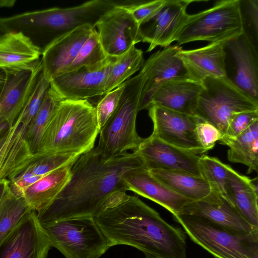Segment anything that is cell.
<instances>
[{
	"mask_svg": "<svg viewBox=\"0 0 258 258\" xmlns=\"http://www.w3.org/2000/svg\"><path fill=\"white\" fill-rule=\"evenodd\" d=\"M145 165L136 153L110 158L94 147L74 161L69 180L53 201L36 213L40 225L76 218L94 217L124 200L128 195L123 176Z\"/></svg>",
	"mask_w": 258,
	"mask_h": 258,
	"instance_id": "cell-1",
	"label": "cell"
},
{
	"mask_svg": "<svg viewBox=\"0 0 258 258\" xmlns=\"http://www.w3.org/2000/svg\"><path fill=\"white\" fill-rule=\"evenodd\" d=\"M110 247L126 245L146 258H186V236L136 196L94 217Z\"/></svg>",
	"mask_w": 258,
	"mask_h": 258,
	"instance_id": "cell-2",
	"label": "cell"
},
{
	"mask_svg": "<svg viewBox=\"0 0 258 258\" xmlns=\"http://www.w3.org/2000/svg\"><path fill=\"white\" fill-rule=\"evenodd\" d=\"M117 5L109 0H93L80 5L26 12L6 18L1 23L7 32H21L41 51L55 40L81 26L94 27Z\"/></svg>",
	"mask_w": 258,
	"mask_h": 258,
	"instance_id": "cell-3",
	"label": "cell"
},
{
	"mask_svg": "<svg viewBox=\"0 0 258 258\" xmlns=\"http://www.w3.org/2000/svg\"><path fill=\"white\" fill-rule=\"evenodd\" d=\"M99 131L95 107L88 100L64 99L48 123L36 153L81 155L94 147Z\"/></svg>",
	"mask_w": 258,
	"mask_h": 258,
	"instance_id": "cell-4",
	"label": "cell"
},
{
	"mask_svg": "<svg viewBox=\"0 0 258 258\" xmlns=\"http://www.w3.org/2000/svg\"><path fill=\"white\" fill-rule=\"evenodd\" d=\"M146 74L139 73L124 82V88L115 112L99 131L96 147L104 157L110 158L127 152H136L143 138L136 130V119L140 110Z\"/></svg>",
	"mask_w": 258,
	"mask_h": 258,
	"instance_id": "cell-5",
	"label": "cell"
},
{
	"mask_svg": "<svg viewBox=\"0 0 258 258\" xmlns=\"http://www.w3.org/2000/svg\"><path fill=\"white\" fill-rule=\"evenodd\" d=\"M172 217L194 242L216 258H258V231L238 233L199 216Z\"/></svg>",
	"mask_w": 258,
	"mask_h": 258,
	"instance_id": "cell-6",
	"label": "cell"
},
{
	"mask_svg": "<svg viewBox=\"0 0 258 258\" xmlns=\"http://www.w3.org/2000/svg\"><path fill=\"white\" fill-rule=\"evenodd\" d=\"M243 31L240 0L220 1L207 10L188 15L176 41L178 45L196 41L223 42Z\"/></svg>",
	"mask_w": 258,
	"mask_h": 258,
	"instance_id": "cell-7",
	"label": "cell"
},
{
	"mask_svg": "<svg viewBox=\"0 0 258 258\" xmlns=\"http://www.w3.org/2000/svg\"><path fill=\"white\" fill-rule=\"evenodd\" d=\"M41 226L51 247L65 258H99L111 247L93 217L71 218Z\"/></svg>",
	"mask_w": 258,
	"mask_h": 258,
	"instance_id": "cell-8",
	"label": "cell"
},
{
	"mask_svg": "<svg viewBox=\"0 0 258 258\" xmlns=\"http://www.w3.org/2000/svg\"><path fill=\"white\" fill-rule=\"evenodd\" d=\"M200 94L194 115L225 134L229 122L236 113L258 110L253 101L226 77L207 78L202 82Z\"/></svg>",
	"mask_w": 258,
	"mask_h": 258,
	"instance_id": "cell-9",
	"label": "cell"
},
{
	"mask_svg": "<svg viewBox=\"0 0 258 258\" xmlns=\"http://www.w3.org/2000/svg\"><path fill=\"white\" fill-rule=\"evenodd\" d=\"M226 77L258 103L257 48L242 32L224 42Z\"/></svg>",
	"mask_w": 258,
	"mask_h": 258,
	"instance_id": "cell-10",
	"label": "cell"
},
{
	"mask_svg": "<svg viewBox=\"0 0 258 258\" xmlns=\"http://www.w3.org/2000/svg\"><path fill=\"white\" fill-rule=\"evenodd\" d=\"M148 109L153 124L152 135L167 144L197 155L206 152L196 134L197 124L203 121L199 117L154 104Z\"/></svg>",
	"mask_w": 258,
	"mask_h": 258,
	"instance_id": "cell-11",
	"label": "cell"
},
{
	"mask_svg": "<svg viewBox=\"0 0 258 258\" xmlns=\"http://www.w3.org/2000/svg\"><path fill=\"white\" fill-rule=\"evenodd\" d=\"M115 57L107 56L97 64L58 74L50 79V86L64 99L88 100L104 95L107 76Z\"/></svg>",
	"mask_w": 258,
	"mask_h": 258,
	"instance_id": "cell-12",
	"label": "cell"
},
{
	"mask_svg": "<svg viewBox=\"0 0 258 258\" xmlns=\"http://www.w3.org/2000/svg\"><path fill=\"white\" fill-rule=\"evenodd\" d=\"M179 45L169 46L153 53L141 68L146 74L142 90L140 110L148 109L152 97L165 83L176 79H192L179 55Z\"/></svg>",
	"mask_w": 258,
	"mask_h": 258,
	"instance_id": "cell-13",
	"label": "cell"
},
{
	"mask_svg": "<svg viewBox=\"0 0 258 258\" xmlns=\"http://www.w3.org/2000/svg\"><path fill=\"white\" fill-rule=\"evenodd\" d=\"M193 2L165 0L152 17L139 25L141 41L149 44L148 52L158 46L167 47L176 41L188 15L186 8Z\"/></svg>",
	"mask_w": 258,
	"mask_h": 258,
	"instance_id": "cell-14",
	"label": "cell"
},
{
	"mask_svg": "<svg viewBox=\"0 0 258 258\" xmlns=\"http://www.w3.org/2000/svg\"><path fill=\"white\" fill-rule=\"evenodd\" d=\"M95 28L107 56H118L141 42L139 25L128 11L119 4L102 16Z\"/></svg>",
	"mask_w": 258,
	"mask_h": 258,
	"instance_id": "cell-15",
	"label": "cell"
},
{
	"mask_svg": "<svg viewBox=\"0 0 258 258\" xmlns=\"http://www.w3.org/2000/svg\"><path fill=\"white\" fill-rule=\"evenodd\" d=\"M51 247L36 213L32 210L0 243V258H47Z\"/></svg>",
	"mask_w": 258,
	"mask_h": 258,
	"instance_id": "cell-16",
	"label": "cell"
},
{
	"mask_svg": "<svg viewBox=\"0 0 258 258\" xmlns=\"http://www.w3.org/2000/svg\"><path fill=\"white\" fill-rule=\"evenodd\" d=\"M5 82L0 94V123L12 126L26 104L42 72L41 59L22 68L4 70Z\"/></svg>",
	"mask_w": 258,
	"mask_h": 258,
	"instance_id": "cell-17",
	"label": "cell"
},
{
	"mask_svg": "<svg viewBox=\"0 0 258 258\" xmlns=\"http://www.w3.org/2000/svg\"><path fill=\"white\" fill-rule=\"evenodd\" d=\"M136 152L149 170L178 171L202 177L200 156L167 144L152 134L143 138Z\"/></svg>",
	"mask_w": 258,
	"mask_h": 258,
	"instance_id": "cell-18",
	"label": "cell"
},
{
	"mask_svg": "<svg viewBox=\"0 0 258 258\" xmlns=\"http://www.w3.org/2000/svg\"><path fill=\"white\" fill-rule=\"evenodd\" d=\"M128 190L151 200L177 215L189 200L174 192L150 172L145 165L128 170L123 176Z\"/></svg>",
	"mask_w": 258,
	"mask_h": 258,
	"instance_id": "cell-19",
	"label": "cell"
},
{
	"mask_svg": "<svg viewBox=\"0 0 258 258\" xmlns=\"http://www.w3.org/2000/svg\"><path fill=\"white\" fill-rule=\"evenodd\" d=\"M27 127L17 118L0 145V183L12 180L35 159L26 139Z\"/></svg>",
	"mask_w": 258,
	"mask_h": 258,
	"instance_id": "cell-20",
	"label": "cell"
},
{
	"mask_svg": "<svg viewBox=\"0 0 258 258\" xmlns=\"http://www.w3.org/2000/svg\"><path fill=\"white\" fill-rule=\"evenodd\" d=\"M95 27L86 25L58 38L43 51L41 61L43 75L49 80L65 72Z\"/></svg>",
	"mask_w": 258,
	"mask_h": 258,
	"instance_id": "cell-21",
	"label": "cell"
},
{
	"mask_svg": "<svg viewBox=\"0 0 258 258\" xmlns=\"http://www.w3.org/2000/svg\"><path fill=\"white\" fill-rule=\"evenodd\" d=\"M179 214L199 216L238 233L249 234L258 231V227L249 224L229 202L219 196L211 201L190 202Z\"/></svg>",
	"mask_w": 258,
	"mask_h": 258,
	"instance_id": "cell-22",
	"label": "cell"
},
{
	"mask_svg": "<svg viewBox=\"0 0 258 258\" xmlns=\"http://www.w3.org/2000/svg\"><path fill=\"white\" fill-rule=\"evenodd\" d=\"M203 88L202 82L192 79L173 80L158 88L151 104L194 115Z\"/></svg>",
	"mask_w": 258,
	"mask_h": 258,
	"instance_id": "cell-23",
	"label": "cell"
},
{
	"mask_svg": "<svg viewBox=\"0 0 258 258\" xmlns=\"http://www.w3.org/2000/svg\"><path fill=\"white\" fill-rule=\"evenodd\" d=\"M224 42L210 43L204 47L182 50L179 55L193 80L226 77Z\"/></svg>",
	"mask_w": 258,
	"mask_h": 258,
	"instance_id": "cell-24",
	"label": "cell"
},
{
	"mask_svg": "<svg viewBox=\"0 0 258 258\" xmlns=\"http://www.w3.org/2000/svg\"><path fill=\"white\" fill-rule=\"evenodd\" d=\"M257 177L250 179L228 166V195L229 201L250 225L258 227Z\"/></svg>",
	"mask_w": 258,
	"mask_h": 258,
	"instance_id": "cell-25",
	"label": "cell"
},
{
	"mask_svg": "<svg viewBox=\"0 0 258 258\" xmlns=\"http://www.w3.org/2000/svg\"><path fill=\"white\" fill-rule=\"evenodd\" d=\"M149 171L169 189L191 202L210 201L219 196L202 177L178 171L153 169Z\"/></svg>",
	"mask_w": 258,
	"mask_h": 258,
	"instance_id": "cell-26",
	"label": "cell"
},
{
	"mask_svg": "<svg viewBox=\"0 0 258 258\" xmlns=\"http://www.w3.org/2000/svg\"><path fill=\"white\" fill-rule=\"evenodd\" d=\"M40 50L21 32H9L0 38V69L22 68L39 60Z\"/></svg>",
	"mask_w": 258,
	"mask_h": 258,
	"instance_id": "cell-27",
	"label": "cell"
},
{
	"mask_svg": "<svg viewBox=\"0 0 258 258\" xmlns=\"http://www.w3.org/2000/svg\"><path fill=\"white\" fill-rule=\"evenodd\" d=\"M74 162L44 175L23 191L22 197L31 210L38 213L53 201L69 180Z\"/></svg>",
	"mask_w": 258,
	"mask_h": 258,
	"instance_id": "cell-28",
	"label": "cell"
},
{
	"mask_svg": "<svg viewBox=\"0 0 258 258\" xmlns=\"http://www.w3.org/2000/svg\"><path fill=\"white\" fill-rule=\"evenodd\" d=\"M227 146L228 160L247 166V174L258 170V121L234 138L223 136L219 141Z\"/></svg>",
	"mask_w": 258,
	"mask_h": 258,
	"instance_id": "cell-29",
	"label": "cell"
},
{
	"mask_svg": "<svg viewBox=\"0 0 258 258\" xmlns=\"http://www.w3.org/2000/svg\"><path fill=\"white\" fill-rule=\"evenodd\" d=\"M63 100L50 86L36 115L28 126L26 131V139L33 154L38 152L43 133Z\"/></svg>",
	"mask_w": 258,
	"mask_h": 258,
	"instance_id": "cell-30",
	"label": "cell"
},
{
	"mask_svg": "<svg viewBox=\"0 0 258 258\" xmlns=\"http://www.w3.org/2000/svg\"><path fill=\"white\" fill-rule=\"evenodd\" d=\"M144 62L143 52L135 45L125 53L116 57L110 66L107 76L105 94L121 85L140 70Z\"/></svg>",
	"mask_w": 258,
	"mask_h": 258,
	"instance_id": "cell-31",
	"label": "cell"
},
{
	"mask_svg": "<svg viewBox=\"0 0 258 258\" xmlns=\"http://www.w3.org/2000/svg\"><path fill=\"white\" fill-rule=\"evenodd\" d=\"M31 211L24 198L14 195L9 187L0 207V243Z\"/></svg>",
	"mask_w": 258,
	"mask_h": 258,
	"instance_id": "cell-32",
	"label": "cell"
},
{
	"mask_svg": "<svg viewBox=\"0 0 258 258\" xmlns=\"http://www.w3.org/2000/svg\"><path fill=\"white\" fill-rule=\"evenodd\" d=\"M199 166L202 177L213 192L230 203L228 195V165L217 158L204 155L200 157Z\"/></svg>",
	"mask_w": 258,
	"mask_h": 258,
	"instance_id": "cell-33",
	"label": "cell"
},
{
	"mask_svg": "<svg viewBox=\"0 0 258 258\" xmlns=\"http://www.w3.org/2000/svg\"><path fill=\"white\" fill-rule=\"evenodd\" d=\"M34 154V160L22 172L44 176L55 169L73 162L80 156L74 153L60 152Z\"/></svg>",
	"mask_w": 258,
	"mask_h": 258,
	"instance_id": "cell-34",
	"label": "cell"
},
{
	"mask_svg": "<svg viewBox=\"0 0 258 258\" xmlns=\"http://www.w3.org/2000/svg\"><path fill=\"white\" fill-rule=\"evenodd\" d=\"M107 57L99 42L97 32L95 28L81 47L72 63L64 72L97 64L104 60Z\"/></svg>",
	"mask_w": 258,
	"mask_h": 258,
	"instance_id": "cell-35",
	"label": "cell"
},
{
	"mask_svg": "<svg viewBox=\"0 0 258 258\" xmlns=\"http://www.w3.org/2000/svg\"><path fill=\"white\" fill-rule=\"evenodd\" d=\"M50 86V80L43 75L42 71L32 93L17 118L23 124L28 126L33 119Z\"/></svg>",
	"mask_w": 258,
	"mask_h": 258,
	"instance_id": "cell-36",
	"label": "cell"
},
{
	"mask_svg": "<svg viewBox=\"0 0 258 258\" xmlns=\"http://www.w3.org/2000/svg\"><path fill=\"white\" fill-rule=\"evenodd\" d=\"M243 32L257 48L258 0H240Z\"/></svg>",
	"mask_w": 258,
	"mask_h": 258,
	"instance_id": "cell-37",
	"label": "cell"
},
{
	"mask_svg": "<svg viewBox=\"0 0 258 258\" xmlns=\"http://www.w3.org/2000/svg\"><path fill=\"white\" fill-rule=\"evenodd\" d=\"M124 83L104 94L95 107L99 127L100 128L105 124L116 110L119 104Z\"/></svg>",
	"mask_w": 258,
	"mask_h": 258,
	"instance_id": "cell-38",
	"label": "cell"
},
{
	"mask_svg": "<svg viewBox=\"0 0 258 258\" xmlns=\"http://www.w3.org/2000/svg\"><path fill=\"white\" fill-rule=\"evenodd\" d=\"M256 121H258V110L236 113L230 119L226 133L223 136L234 138Z\"/></svg>",
	"mask_w": 258,
	"mask_h": 258,
	"instance_id": "cell-39",
	"label": "cell"
},
{
	"mask_svg": "<svg viewBox=\"0 0 258 258\" xmlns=\"http://www.w3.org/2000/svg\"><path fill=\"white\" fill-rule=\"evenodd\" d=\"M165 1L155 0L128 5H119L128 11L140 25L152 17L163 6Z\"/></svg>",
	"mask_w": 258,
	"mask_h": 258,
	"instance_id": "cell-40",
	"label": "cell"
},
{
	"mask_svg": "<svg viewBox=\"0 0 258 258\" xmlns=\"http://www.w3.org/2000/svg\"><path fill=\"white\" fill-rule=\"evenodd\" d=\"M196 131L199 143L206 152L213 149L216 142L220 141L223 137L216 127L207 122H199Z\"/></svg>",
	"mask_w": 258,
	"mask_h": 258,
	"instance_id": "cell-41",
	"label": "cell"
},
{
	"mask_svg": "<svg viewBox=\"0 0 258 258\" xmlns=\"http://www.w3.org/2000/svg\"><path fill=\"white\" fill-rule=\"evenodd\" d=\"M9 189V180L5 181L0 183V207Z\"/></svg>",
	"mask_w": 258,
	"mask_h": 258,
	"instance_id": "cell-42",
	"label": "cell"
},
{
	"mask_svg": "<svg viewBox=\"0 0 258 258\" xmlns=\"http://www.w3.org/2000/svg\"><path fill=\"white\" fill-rule=\"evenodd\" d=\"M16 2L15 0H0V8L12 7Z\"/></svg>",
	"mask_w": 258,
	"mask_h": 258,
	"instance_id": "cell-43",
	"label": "cell"
},
{
	"mask_svg": "<svg viewBox=\"0 0 258 258\" xmlns=\"http://www.w3.org/2000/svg\"><path fill=\"white\" fill-rule=\"evenodd\" d=\"M6 73L4 70L0 69V94L5 82Z\"/></svg>",
	"mask_w": 258,
	"mask_h": 258,
	"instance_id": "cell-44",
	"label": "cell"
},
{
	"mask_svg": "<svg viewBox=\"0 0 258 258\" xmlns=\"http://www.w3.org/2000/svg\"><path fill=\"white\" fill-rule=\"evenodd\" d=\"M0 20H1V18H0ZM7 33V32H6V31L4 29V28L2 26L1 21H0V38L1 37H2L3 35H4Z\"/></svg>",
	"mask_w": 258,
	"mask_h": 258,
	"instance_id": "cell-45",
	"label": "cell"
}]
</instances>
